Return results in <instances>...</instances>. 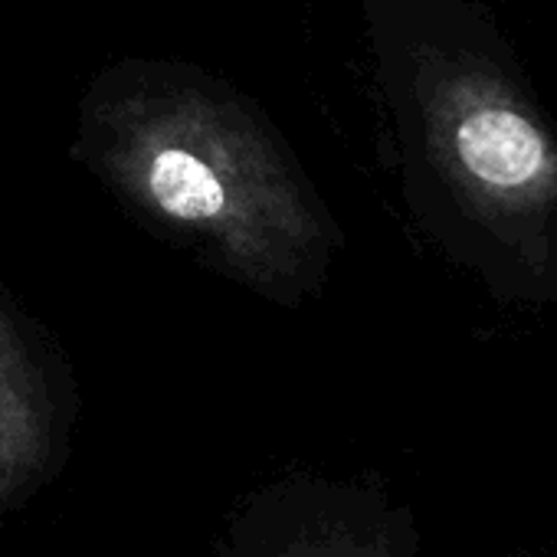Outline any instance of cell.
Masks as SVG:
<instances>
[{
	"instance_id": "3957f363",
	"label": "cell",
	"mask_w": 557,
	"mask_h": 557,
	"mask_svg": "<svg viewBox=\"0 0 557 557\" xmlns=\"http://www.w3.org/2000/svg\"><path fill=\"white\" fill-rule=\"evenodd\" d=\"M53 407L14 319L0 309V505L21 498L50 466Z\"/></svg>"
},
{
	"instance_id": "7a4b0ae2",
	"label": "cell",
	"mask_w": 557,
	"mask_h": 557,
	"mask_svg": "<svg viewBox=\"0 0 557 557\" xmlns=\"http://www.w3.org/2000/svg\"><path fill=\"white\" fill-rule=\"evenodd\" d=\"M453 161L485 207L521 213L557 190V154L547 135L515 106L479 102L453 122Z\"/></svg>"
},
{
	"instance_id": "6da1fadb",
	"label": "cell",
	"mask_w": 557,
	"mask_h": 557,
	"mask_svg": "<svg viewBox=\"0 0 557 557\" xmlns=\"http://www.w3.org/2000/svg\"><path fill=\"white\" fill-rule=\"evenodd\" d=\"M407 528L371 495L319 475H283L252 492L216 557H407Z\"/></svg>"
}]
</instances>
